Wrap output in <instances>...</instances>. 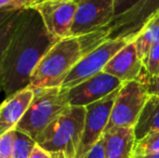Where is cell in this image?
<instances>
[{"mask_svg": "<svg viewBox=\"0 0 159 158\" xmlns=\"http://www.w3.org/2000/svg\"><path fill=\"white\" fill-rule=\"evenodd\" d=\"M57 41L47 30L36 9L22 11L0 64V81L6 97L30 87L37 64Z\"/></svg>", "mask_w": 159, "mask_h": 158, "instance_id": "6da1fadb", "label": "cell"}, {"mask_svg": "<svg viewBox=\"0 0 159 158\" xmlns=\"http://www.w3.org/2000/svg\"><path fill=\"white\" fill-rule=\"evenodd\" d=\"M86 55L78 37L60 39L37 64L30 77L33 89L61 88L74 66Z\"/></svg>", "mask_w": 159, "mask_h": 158, "instance_id": "7a4b0ae2", "label": "cell"}, {"mask_svg": "<svg viewBox=\"0 0 159 158\" xmlns=\"http://www.w3.org/2000/svg\"><path fill=\"white\" fill-rule=\"evenodd\" d=\"M84 106H68L36 142L50 153H60L66 158H76L84 132Z\"/></svg>", "mask_w": 159, "mask_h": 158, "instance_id": "3957f363", "label": "cell"}, {"mask_svg": "<svg viewBox=\"0 0 159 158\" xmlns=\"http://www.w3.org/2000/svg\"><path fill=\"white\" fill-rule=\"evenodd\" d=\"M34 99L16 129L34 140L54 121L69 105L67 90L62 88L34 89Z\"/></svg>", "mask_w": 159, "mask_h": 158, "instance_id": "277c9868", "label": "cell"}, {"mask_svg": "<svg viewBox=\"0 0 159 158\" xmlns=\"http://www.w3.org/2000/svg\"><path fill=\"white\" fill-rule=\"evenodd\" d=\"M148 97V91L140 80L124 82L117 93L105 131L119 127L134 128Z\"/></svg>", "mask_w": 159, "mask_h": 158, "instance_id": "5b68a950", "label": "cell"}, {"mask_svg": "<svg viewBox=\"0 0 159 158\" xmlns=\"http://www.w3.org/2000/svg\"><path fill=\"white\" fill-rule=\"evenodd\" d=\"M130 41L128 38L108 39L87 53L67 75L61 88L68 90L103 72L108 62Z\"/></svg>", "mask_w": 159, "mask_h": 158, "instance_id": "8992f818", "label": "cell"}, {"mask_svg": "<svg viewBox=\"0 0 159 158\" xmlns=\"http://www.w3.org/2000/svg\"><path fill=\"white\" fill-rule=\"evenodd\" d=\"M120 89V88H119ZM118 90L106 97L86 106L84 132L76 158H84L90 150L103 137L111 117V108L115 103Z\"/></svg>", "mask_w": 159, "mask_h": 158, "instance_id": "52a82bcc", "label": "cell"}, {"mask_svg": "<svg viewBox=\"0 0 159 158\" xmlns=\"http://www.w3.org/2000/svg\"><path fill=\"white\" fill-rule=\"evenodd\" d=\"M115 17L114 0H80L71 27V36L79 37L108 26Z\"/></svg>", "mask_w": 159, "mask_h": 158, "instance_id": "ba28073f", "label": "cell"}, {"mask_svg": "<svg viewBox=\"0 0 159 158\" xmlns=\"http://www.w3.org/2000/svg\"><path fill=\"white\" fill-rule=\"evenodd\" d=\"M41 16L47 30L57 39L71 36L77 2L74 0H48L34 7Z\"/></svg>", "mask_w": 159, "mask_h": 158, "instance_id": "9c48e42d", "label": "cell"}, {"mask_svg": "<svg viewBox=\"0 0 159 158\" xmlns=\"http://www.w3.org/2000/svg\"><path fill=\"white\" fill-rule=\"evenodd\" d=\"M159 12V0H141L127 13L115 17L109 28V39L133 37Z\"/></svg>", "mask_w": 159, "mask_h": 158, "instance_id": "30bf717a", "label": "cell"}, {"mask_svg": "<svg viewBox=\"0 0 159 158\" xmlns=\"http://www.w3.org/2000/svg\"><path fill=\"white\" fill-rule=\"evenodd\" d=\"M122 86L118 78L101 72L90 79L67 90V97L70 106H88L106 97Z\"/></svg>", "mask_w": 159, "mask_h": 158, "instance_id": "8fae6325", "label": "cell"}, {"mask_svg": "<svg viewBox=\"0 0 159 158\" xmlns=\"http://www.w3.org/2000/svg\"><path fill=\"white\" fill-rule=\"evenodd\" d=\"M143 70V61L139 57L131 40L108 62L103 72L116 77L124 84L130 80H139Z\"/></svg>", "mask_w": 159, "mask_h": 158, "instance_id": "7c38bea8", "label": "cell"}, {"mask_svg": "<svg viewBox=\"0 0 159 158\" xmlns=\"http://www.w3.org/2000/svg\"><path fill=\"white\" fill-rule=\"evenodd\" d=\"M34 89L27 87L0 103V135L16 129L34 99Z\"/></svg>", "mask_w": 159, "mask_h": 158, "instance_id": "4fadbf2b", "label": "cell"}, {"mask_svg": "<svg viewBox=\"0 0 159 158\" xmlns=\"http://www.w3.org/2000/svg\"><path fill=\"white\" fill-rule=\"evenodd\" d=\"M106 158H131L135 145L133 128H113L103 134Z\"/></svg>", "mask_w": 159, "mask_h": 158, "instance_id": "5bb4252c", "label": "cell"}, {"mask_svg": "<svg viewBox=\"0 0 159 158\" xmlns=\"http://www.w3.org/2000/svg\"><path fill=\"white\" fill-rule=\"evenodd\" d=\"M133 129L136 141L159 131V97L149 95Z\"/></svg>", "mask_w": 159, "mask_h": 158, "instance_id": "9a60e30c", "label": "cell"}, {"mask_svg": "<svg viewBox=\"0 0 159 158\" xmlns=\"http://www.w3.org/2000/svg\"><path fill=\"white\" fill-rule=\"evenodd\" d=\"M132 41L135 46L139 57L143 61L148 51L159 43V23L156 15L145 24L144 27L133 37Z\"/></svg>", "mask_w": 159, "mask_h": 158, "instance_id": "2e32d148", "label": "cell"}, {"mask_svg": "<svg viewBox=\"0 0 159 158\" xmlns=\"http://www.w3.org/2000/svg\"><path fill=\"white\" fill-rule=\"evenodd\" d=\"M36 144L37 142L32 137L15 129L14 142H13V158H30Z\"/></svg>", "mask_w": 159, "mask_h": 158, "instance_id": "e0dca14e", "label": "cell"}, {"mask_svg": "<svg viewBox=\"0 0 159 158\" xmlns=\"http://www.w3.org/2000/svg\"><path fill=\"white\" fill-rule=\"evenodd\" d=\"M154 153H159V131L136 141L131 157H144Z\"/></svg>", "mask_w": 159, "mask_h": 158, "instance_id": "ac0fdd59", "label": "cell"}, {"mask_svg": "<svg viewBox=\"0 0 159 158\" xmlns=\"http://www.w3.org/2000/svg\"><path fill=\"white\" fill-rule=\"evenodd\" d=\"M22 11H16L15 13H13L9 17L8 21L4 22L1 27H0V64H1L3 54L6 52L7 48H8L9 43H10L13 33H14L17 23H19L20 14H21Z\"/></svg>", "mask_w": 159, "mask_h": 158, "instance_id": "d6986e66", "label": "cell"}, {"mask_svg": "<svg viewBox=\"0 0 159 158\" xmlns=\"http://www.w3.org/2000/svg\"><path fill=\"white\" fill-rule=\"evenodd\" d=\"M144 72L151 77L159 75V43L154 46L143 59Z\"/></svg>", "mask_w": 159, "mask_h": 158, "instance_id": "ffe728a7", "label": "cell"}, {"mask_svg": "<svg viewBox=\"0 0 159 158\" xmlns=\"http://www.w3.org/2000/svg\"><path fill=\"white\" fill-rule=\"evenodd\" d=\"M37 0H0V12H15V11L33 9Z\"/></svg>", "mask_w": 159, "mask_h": 158, "instance_id": "44dd1931", "label": "cell"}, {"mask_svg": "<svg viewBox=\"0 0 159 158\" xmlns=\"http://www.w3.org/2000/svg\"><path fill=\"white\" fill-rule=\"evenodd\" d=\"M15 129L0 135V158H13Z\"/></svg>", "mask_w": 159, "mask_h": 158, "instance_id": "7402d4cb", "label": "cell"}, {"mask_svg": "<svg viewBox=\"0 0 159 158\" xmlns=\"http://www.w3.org/2000/svg\"><path fill=\"white\" fill-rule=\"evenodd\" d=\"M139 80L146 87L149 95H157V97H159V75L157 77H151L143 70V73L141 74Z\"/></svg>", "mask_w": 159, "mask_h": 158, "instance_id": "603a6c76", "label": "cell"}, {"mask_svg": "<svg viewBox=\"0 0 159 158\" xmlns=\"http://www.w3.org/2000/svg\"><path fill=\"white\" fill-rule=\"evenodd\" d=\"M140 1L141 0H114V2H115V17H118L127 13Z\"/></svg>", "mask_w": 159, "mask_h": 158, "instance_id": "cb8c5ba5", "label": "cell"}, {"mask_svg": "<svg viewBox=\"0 0 159 158\" xmlns=\"http://www.w3.org/2000/svg\"><path fill=\"white\" fill-rule=\"evenodd\" d=\"M84 158H106L105 156V150H104V142L103 138L90 150V152L86 155Z\"/></svg>", "mask_w": 159, "mask_h": 158, "instance_id": "d4e9b609", "label": "cell"}, {"mask_svg": "<svg viewBox=\"0 0 159 158\" xmlns=\"http://www.w3.org/2000/svg\"><path fill=\"white\" fill-rule=\"evenodd\" d=\"M30 158H57L53 153H50L46 148L41 147L39 144H36Z\"/></svg>", "mask_w": 159, "mask_h": 158, "instance_id": "484cf974", "label": "cell"}, {"mask_svg": "<svg viewBox=\"0 0 159 158\" xmlns=\"http://www.w3.org/2000/svg\"><path fill=\"white\" fill-rule=\"evenodd\" d=\"M15 12H16V11H15ZM15 12H0V27H1L2 24H3L6 21H8L9 17Z\"/></svg>", "mask_w": 159, "mask_h": 158, "instance_id": "4316f807", "label": "cell"}, {"mask_svg": "<svg viewBox=\"0 0 159 158\" xmlns=\"http://www.w3.org/2000/svg\"><path fill=\"white\" fill-rule=\"evenodd\" d=\"M146 158H159V153H154V154L147 155V156H144Z\"/></svg>", "mask_w": 159, "mask_h": 158, "instance_id": "83f0119b", "label": "cell"}, {"mask_svg": "<svg viewBox=\"0 0 159 158\" xmlns=\"http://www.w3.org/2000/svg\"><path fill=\"white\" fill-rule=\"evenodd\" d=\"M54 155H55V157H57V158H66L63 154H60V153H57V154H54Z\"/></svg>", "mask_w": 159, "mask_h": 158, "instance_id": "f1b7e54d", "label": "cell"}, {"mask_svg": "<svg viewBox=\"0 0 159 158\" xmlns=\"http://www.w3.org/2000/svg\"><path fill=\"white\" fill-rule=\"evenodd\" d=\"M43 1H48V0H37V1H36V4H35V6H37L38 3H41V2H43Z\"/></svg>", "mask_w": 159, "mask_h": 158, "instance_id": "f546056e", "label": "cell"}, {"mask_svg": "<svg viewBox=\"0 0 159 158\" xmlns=\"http://www.w3.org/2000/svg\"><path fill=\"white\" fill-rule=\"evenodd\" d=\"M156 17H157V21H158V23H159V12L156 14Z\"/></svg>", "mask_w": 159, "mask_h": 158, "instance_id": "4dcf8cb0", "label": "cell"}, {"mask_svg": "<svg viewBox=\"0 0 159 158\" xmlns=\"http://www.w3.org/2000/svg\"><path fill=\"white\" fill-rule=\"evenodd\" d=\"M135 158H146V157H135Z\"/></svg>", "mask_w": 159, "mask_h": 158, "instance_id": "1f68e13d", "label": "cell"}, {"mask_svg": "<svg viewBox=\"0 0 159 158\" xmlns=\"http://www.w3.org/2000/svg\"><path fill=\"white\" fill-rule=\"evenodd\" d=\"M74 1H76V2H78V1H80V0H74Z\"/></svg>", "mask_w": 159, "mask_h": 158, "instance_id": "d6a6232c", "label": "cell"}, {"mask_svg": "<svg viewBox=\"0 0 159 158\" xmlns=\"http://www.w3.org/2000/svg\"><path fill=\"white\" fill-rule=\"evenodd\" d=\"M131 158H135V157H131Z\"/></svg>", "mask_w": 159, "mask_h": 158, "instance_id": "836d02e7", "label": "cell"}]
</instances>
